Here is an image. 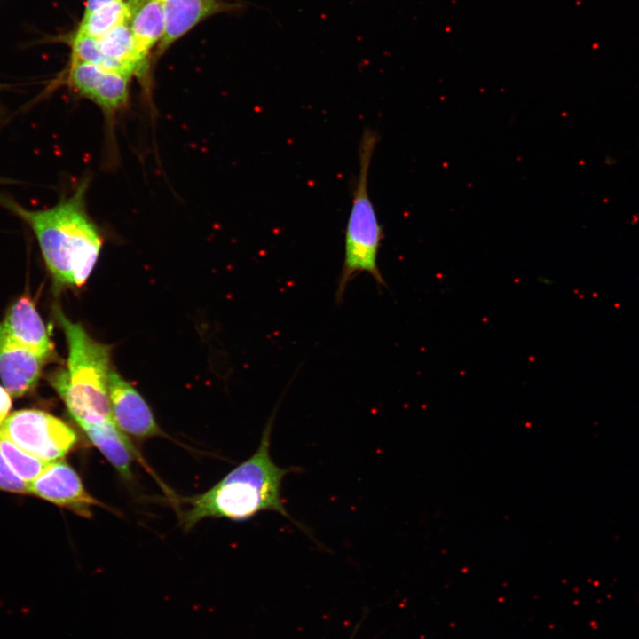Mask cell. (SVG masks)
I'll return each instance as SVG.
<instances>
[{"mask_svg": "<svg viewBox=\"0 0 639 639\" xmlns=\"http://www.w3.org/2000/svg\"><path fill=\"white\" fill-rule=\"evenodd\" d=\"M88 185L89 179L84 178L71 195L45 209H28L12 199L0 200L31 227L46 265L59 285H83L101 250V234L86 210Z\"/></svg>", "mask_w": 639, "mask_h": 639, "instance_id": "cell-1", "label": "cell"}, {"mask_svg": "<svg viewBox=\"0 0 639 639\" xmlns=\"http://www.w3.org/2000/svg\"><path fill=\"white\" fill-rule=\"evenodd\" d=\"M275 413L268 420L256 451L205 493L188 499L190 508L183 525L191 529L204 518L244 521L261 512L272 511L291 520L281 497V484L287 474L297 468H281L272 459L271 436Z\"/></svg>", "mask_w": 639, "mask_h": 639, "instance_id": "cell-2", "label": "cell"}, {"mask_svg": "<svg viewBox=\"0 0 639 639\" xmlns=\"http://www.w3.org/2000/svg\"><path fill=\"white\" fill-rule=\"evenodd\" d=\"M56 316L68 347L67 368L58 370L50 381L77 423L114 420L108 397L110 346L92 339L80 323L61 311Z\"/></svg>", "mask_w": 639, "mask_h": 639, "instance_id": "cell-3", "label": "cell"}, {"mask_svg": "<svg viewBox=\"0 0 639 639\" xmlns=\"http://www.w3.org/2000/svg\"><path fill=\"white\" fill-rule=\"evenodd\" d=\"M376 143V133L366 129L359 144V170L347 221L344 260L335 292V300L339 303L349 282L360 272L370 274L379 286H385L377 264L383 230L367 191L368 173Z\"/></svg>", "mask_w": 639, "mask_h": 639, "instance_id": "cell-4", "label": "cell"}, {"mask_svg": "<svg viewBox=\"0 0 639 639\" xmlns=\"http://www.w3.org/2000/svg\"><path fill=\"white\" fill-rule=\"evenodd\" d=\"M0 432L31 455L54 462L75 445V430L60 419L40 410H20L0 423Z\"/></svg>", "mask_w": 639, "mask_h": 639, "instance_id": "cell-5", "label": "cell"}, {"mask_svg": "<svg viewBox=\"0 0 639 639\" xmlns=\"http://www.w3.org/2000/svg\"><path fill=\"white\" fill-rule=\"evenodd\" d=\"M130 78L123 73L71 59L67 82L75 92L95 103L106 114H114L128 104Z\"/></svg>", "mask_w": 639, "mask_h": 639, "instance_id": "cell-6", "label": "cell"}, {"mask_svg": "<svg viewBox=\"0 0 639 639\" xmlns=\"http://www.w3.org/2000/svg\"><path fill=\"white\" fill-rule=\"evenodd\" d=\"M28 490L29 493L84 517H91V508L100 505L85 490L74 469L61 460L51 462L41 475L28 484Z\"/></svg>", "mask_w": 639, "mask_h": 639, "instance_id": "cell-7", "label": "cell"}, {"mask_svg": "<svg viewBox=\"0 0 639 639\" xmlns=\"http://www.w3.org/2000/svg\"><path fill=\"white\" fill-rule=\"evenodd\" d=\"M108 397L113 419L124 433L137 438L162 434L144 398L112 368L108 376Z\"/></svg>", "mask_w": 639, "mask_h": 639, "instance_id": "cell-8", "label": "cell"}, {"mask_svg": "<svg viewBox=\"0 0 639 639\" xmlns=\"http://www.w3.org/2000/svg\"><path fill=\"white\" fill-rule=\"evenodd\" d=\"M46 359L13 341L0 322V377L14 398L33 390Z\"/></svg>", "mask_w": 639, "mask_h": 639, "instance_id": "cell-9", "label": "cell"}, {"mask_svg": "<svg viewBox=\"0 0 639 639\" xmlns=\"http://www.w3.org/2000/svg\"><path fill=\"white\" fill-rule=\"evenodd\" d=\"M162 2L165 29L159 43L160 52H163L205 18L242 7L241 4L228 3L225 0H162Z\"/></svg>", "mask_w": 639, "mask_h": 639, "instance_id": "cell-10", "label": "cell"}, {"mask_svg": "<svg viewBox=\"0 0 639 639\" xmlns=\"http://www.w3.org/2000/svg\"><path fill=\"white\" fill-rule=\"evenodd\" d=\"M2 325L8 335L36 355L49 359L53 346L34 303L28 296L18 299L8 310Z\"/></svg>", "mask_w": 639, "mask_h": 639, "instance_id": "cell-11", "label": "cell"}, {"mask_svg": "<svg viewBox=\"0 0 639 639\" xmlns=\"http://www.w3.org/2000/svg\"><path fill=\"white\" fill-rule=\"evenodd\" d=\"M103 57V68L126 74L142 75L147 66V56L138 49L127 23L117 26L97 39Z\"/></svg>", "mask_w": 639, "mask_h": 639, "instance_id": "cell-12", "label": "cell"}, {"mask_svg": "<svg viewBox=\"0 0 639 639\" xmlns=\"http://www.w3.org/2000/svg\"><path fill=\"white\" fill-rule=\"evenodd\" d=\"M80 427L92 445L106 458L118 473L130 479L131 462L137 452L135 447L114 420L99 423H83Z\"/></svg>", "mask_w": 639, "mask_h": 639, "instance_id": "cell-13", "label": "cell"}, {"mask_svg": "<svg viewBox=\"0 0 639 639\" xmlns=\"http://www.w3.org/2000/svg\"><path fill=\"white\" fill-rule=\"evenodd\" d=\"M130 6L128 25L139 51L148 56L153 46L160 42L165 29L162 0H127Z\"/></svg>", "mask_w": 639, "mask_h": 639, "instance_id": "cell-14", "label": "cell"}, {"mask_svg": "<svg viewBox=\"0 0 639 639\" xmlns=\"http://www.w3.org/2000/svg\"><path fill=\"white\" fill-rule=\"evenodd\" d=\"M130 19V6L127 0H122L83 14L77 34L95 39L111 29L127 23Z\"/></svg>", "mask_w": 639, "mask_h": 639, "instance_id": "cell-15", "label": "cell"}, {"mask_svg": "<svg viewBox=\"0 0 639 639\" xmlns=\"http://www.w3.org/2000/svg\"><path fill=\"white\" fill-rule=\"evenodd\" d=\"M0 452L16 475L28 484L41 475L51 462L25 452L1 432Z\"/></svg>", "mask_w": 639, "mask_h": 639, "instance_id": "cell-16", "label": "cell"}, {"mask_svg": "<svg viewBox=\"0 0 639 639\" xmlns=\"http://www.w3.org/2000/svg\"><path fill=\"white\" fill-rule=\"evenodd\" d=\"M0 490L18 493H29L28 484L11 469L0 452Z\"/></svg>", "mask_w": 639, "mask_h": 639, "instance_id": "cell-17", "label": "cell"}, {"mask_svg": "<svg viewBox=\"0 0 639 639\" xmlns=\"http://www.w3.org/2000/svg\"><path fill=\"white\" fill-rule=\"evenodd\" d=\"M11 406V395L5 388L0 386V423L6 418Z\"/></svg>", "mask_w": 639, "mask_h": 639, "instance_id": "cell-18", "label": "cell"}, {"mask_svg": "<svg viewBox=\"0 0 639 639\" xmlns=\"http://www.w3.org/2000/svg\"><path fill=\"white\" fill-rule=\"evenodd\" d=\"M122 0H87L85 4L84 14L94 12L101 7L111 4Z\"/></svg>", "mask_w": 639, "mask_h": 639, "instance_id": "cell-19", "label": "cell"}]
</instances>
